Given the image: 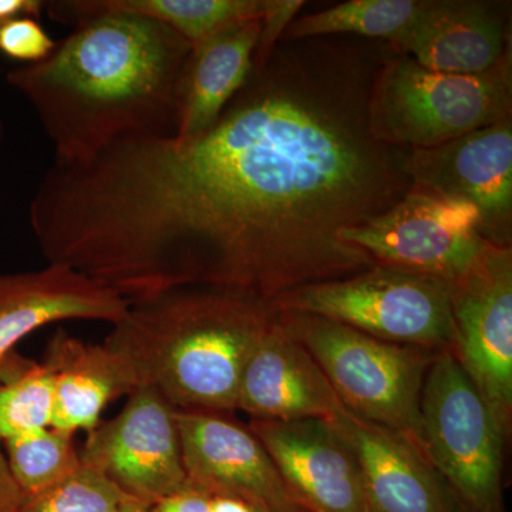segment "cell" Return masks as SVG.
Segmentation results:
<instances>
[{"mask_svg": "<svg viewBox=\"0 0 512 512\" xmlns=\"http://www.w3.org/2000/svg\"><path fill=\"white\" fill-rule=\"evenodd\" d=\"M188 483L247 501L259 512H308L288 490L268 451L231 414L178 412Z\"/></svg>", "mask_w": 512, "mask_h": 512, "instance_id": "12", "label": "cell"}, {"mask_svg": "<svg viewBox=\"0 0 512 512\" xmlns=\"http://www.w3.org/2000/svg\"><path fill=\"white\" fill-rule=\"evenodd\" d=\"M211 512H259L247 501L229 495H210Z\"/></svg>", "mask_w": 512, "mask_h": 512, "instance_id": "30", "label": "cell"}, {"mask_svg": "<svg viewBox=\"0 0 512 512\" xmlns=\"http://www.w3.org/2000/svg\"><path fill=\"white\" fill-rule=\"evenodd\" d=\"M80 461L148 507L188 484L177 410L144 384L116 417L87 433Z\"/></svg>", "mask_w": 512, "mask_h": 512, "instance_id": "9", "label": "cell"}, {"mask_svg": "<svg viewBox=\"0 0 512 512\" xmlns=\"http://www.w3.org/2000/svg\"><path fill=\"white\" fill-rule=\"evenodd\" d=\"M53 377L50 426L89 433L113 400L128 396L140 384L133 369L106 343L92 345L59 329L47 345L45 362Z\"/></svg>", "mask_w": 512, "mask_h": 512, "instance_id": "18", "label": "cell"}, {"mask_svg": "<svg viewBox=\"0 0 512 512\" xmlns=\"http://www.w3.org/2000/svg\"><path fill=\"white\" fill-rule=\"evenodd\" d=\"M3 133H5V127H3V121L0 119V143H2Z\"/></svg>", "mask_w": 512, "mask_h": 512, "instance_id": "31", "label": "cell"}, {"mask_svg": "<svg viewBox=\"0 0 512 512\" xmlns=\"http://www.w3.org/2000/svg\"><path fill=\"white\" fill-rule=\"evenodd\" d=\"M74 434L49 426L3 441L10 471L25 497L46 490L82 464Z\"/></svg>", "mask_w": 512, "mask_h": 512, "instance_id": "23", "label": "cell"}, {"mask_svg": "<svg viewBox=\"0 0 512 512\" xmlns=\"http://www.w3.org/2000/svg\"><path fill=\"white\" fill-rule=\"evenodd\" d=\"M420 6L421 0H349L296 18L284 39L348 35L392 45L409 28Z\"/></svg>", "mask_w": 512, "mask_h": 512, "instance_id": "20", "label": "cell"}, {"mask_svg": "<svg viewBox=\"0 0 512 512\" xmlns=\"http://www.w3.org/2000/svg\"><path fill=\"white\" fill-rule=\"evenodd\" d=\"M330 421L355 451L369 512H460L430 461L402 434L346 407Z\"/></svg>", "mask_w": 512, "mask_h": 512, "instance_id": "17", "label": "cell"}, {"mask_svg": "<svg viewBox=\"0 0 512 512\" xmlns=\"http://www.w3.org/2000/svg\"><path fill=\"white\" fill-rule=\"evenodd\" d=\"M45 12L72 33L6 80L35 110L55 160L82 163L124 137L175 136L187 40L109 0L45 2Z\"/></svg>", "mask_w": 512, "mask_h": 512, "instance_id": "2", "label": "cell"}, {"mask_svg": "<svg viewBox=\"0 0 512 512\" xmlns=\"http://www.w3.org/2000/svg\"><path fill=\"white\" fill-rule=\"evenodd\" d=\"M127 308L120 293L69 266L0 275V363L35 330L67 320L114 325Z\"/></svg>", "mask_w": 512, "mask_h": 512, "instance_id": "16", "label": "cell"}, {"mask_svg": "<svg viewBox=\"0 0 512 512\" xmlns=\"http://www.w3.org/2000/svg\"><path fill=\"white\" fill-rule=\"evenodd\" d=\"M376 265L457 284L484 258L491 244L480 215L468 202L412 187L389 211L340 232Z\"/></svg>", "mask_w": 512, "mask_h": 512, "instance_id": "8", "label": "cell"}, {"mask_svg": "<svg viewBox=\"0 0 512 512\" xmlns=\"http://www.w3.org/2000/svg\"><path fill=\"white\" fill-rule=\"evenodd\" d=\"M343 409L328 377L278 312L242 373L237 410L258 420L330 421Z\"/></svg>", "mask_w": 512, "mask_h": 512, "instance_id": "15", "label": "cell"}, {"mask_svg": "<svg viewBox=\"0 0 512 512\" xmlns=\"http://www.w3.org/2000/svg\"><path fill=\"white\" fill-rule=\"evenodd\" d=\"M282 480L308 512H369L359 461L332 421L251 419Z\"/></svg>", "mask_w": 512, "mask_h": 512, "instance_id": "13", "label": "cell"}, {"mask_svg": "<svg viewBox=\"0 0 512 512\" xmlns=\"http://www.w3.org/2000/svg\"><path fill=\"white\" fill-rule=\"evenodd\" d=\"M276 318L249 293L187 286L128 303L103 343L178 412L232 414L249 357Z\"/></svg>", "mask_w": 512, "mask_h": 512, "instance_id": "3", "label": "cell"}, {"mask_svg": "<svg viewBox=\"0 0 512 512\" xmlns=\"http://www.w3.org/2000/svg\"><path fill=\"white\" fill-rule=\"evenodd\" d=\"M45 12L42 0H0V26L9 20L25 18L40 19Z\"/></svg>", "mask_w": 512, "mask_h": 512, "instance_id": "29", "label": "cell"}, {"mask_svg": "<svg viewBox=\"0 0 512 512\" xmlns=\"http://www.w3.org/2000/svg\"><path fill=\"white\" fill-rule=\"evenodd\" d=\"M423 453L468 512H503L507 437L451 350L434 357L420 400Z\"/></svg>", "mask_w": 512, "mask_h": 512, "instance_id": "7", "label": "cell"}, {"mask_svg": "<svg viewBox=\"0 0 512 512\" xmlns=\"http://www.w3.org/2000/svg\"><path fill=\"white\" fill-rule=\"evenodd\" d=\"M53 377L43 363L13 352L0 363V444L52 423Z\"/></svg>", "mask_w": 512, "mask_h": 512, "instance_id": "22", "label": "cell"}, {"mask_svg": "<svg viewBox=\"0 0 512 512\" xmlns=\"http://www.w3.org/2000/svg\"><path fill=\"white\" fill-rule=\"evenodd\" d=\"M451 352L505 437L512 421V247H493L451 291Z\"/></svg>", "mask_w": 512, "mask_h": 512, "instance_id": "10", "label": "cell"}, {"mask_svg": "<svg viewBox=\"0 0 512 512\" xmlns=\"http://www.w3.org/2000/svg\"><path fill=\"white\" fill-rule=\"evenodd\" d=\"M451 291L453 285L440 279L375 265L293 289L269 305L333 320L384 342L441 352L456 342Z\"/></svg>", "mask_w": 512, "mask_h": 512, "instance_id": "6", "label": "cell"}, {"mask_svg": "<svg viewBox=\"0 0 512 512\" xmlns=\"http://www.w3.org/2000/svg\"><path fill=\"white\" fill-rule=\"evenodd\" d=\"M507 8L484 0H421L390 49L433 72L477 76L511 53Z\"/></svg>", "mask_w": 512, "mask_h": 512, "instance_id": "14", "label": "cell"}, {"mask_svg": "<svg viewBox=\"0 0 512 512\" xmlns=\"http://www.w3.org/2000/svg\"><path fill=\"white\" fill-rule=\"evenodd\" d=\"M279 313L289 332L328 377L346 409L402 434L424 456L421 390L439 352L384 342L308 313Z\"/></svg>", "mask_w": 512, "mask_h": 512, "instance_id": "5", "label": "cell"}, {"mask_svg": "<svg viewBox=\"0 0 512 512\" xmlns=\"http://www.w3.org/2000/svg\"><path fill=\"white\" fill-rule=\"evenodd\" d=\"M113 8L167 26L191 46L247 20L261 19L268 0H109Z\"/></svg>", "mask_w": 512, "mask_h": 512, "instance_id": "21", "label": "cell"}, {"mask_svg": "<svg viewBox=\"0 0 512 512\" xmlns=\"http://www.w3.org/2000/svg\"><path fill=\"white\" fill-rule=\"evenodd\" d=\"M25 494L20 490L0 444V512L22 511Z\"/></svg>", "mask_w": 512, "mask_h": 512, "instance_id": "28", "label": "cell"}, {"mask_svg": "<svg viewBox=\"0 0 512 512\" xmlns=\"http://www.w3.org/2000/svg\"><path fill=\"white\" fill-rule=\"evenodd\" d=\"M511 53L490 72H433L386 56L370 87L367 116L380 143L426 150L512 117Z\"/></svg>", "mask_w": 512, "mask_h": 512, "instance_id": "4", "label": "cell"}, {"mask_svg": "<svg viewBox=\"0 0 512 512\" xmlns=\"http://www.w3.org/2000/svg\"><path fill=\"white\" fill-rule=\"evenodd\" d=\"M413 187L468 202L483 237L510 248L512 239V117L426 150L410 151Z\"/></svg>", "mask_w": 512, "mask_h": 512, "instance_id": "11", "label": "cell"}, {"mask_svg": "<svg viewBox=\"0 0 512 512\" xmlns=\"http://www.w3.org/2000/svg\"><path fill=\"white\" fill-rule=\"evenodd\" d=\"M210 498V494L188 483L151 505L148 512H211Z\"/></svg>", "mask_w": 512, "mask_h": 512, "instance_id": "27", "label": "cell"}, {"mask_svg": "<svg viewBox=\"0 0 512 512\" xmlns=\"http://www.w3.org/2000/svg\"><path fill=\"white\" fill-rule=\"evenodd\" d=\"M143 505L82 463L46 490L25 497L20 512H133Z\"/></svg>", "mask_w": 512, "mask_h": 512, "instance_id": "24", "label": "cell"}, {"mask_svg": "<svg viewBox=\"0 0 512 512\" xmlns=\"http://www.w3.org/2000/svg\"><path fill=\"white\" fill-rule=\"evenodd\" d=\"M261 19L237 23L191 46L177 93V137L207 130L254 70Z\"/></svg>", "mask_w": 512, "mask_h": 512, "instance_id": "19", "label": "cell"}, {"mask_svg": "<svg viewBox=\"0 0 512 512\" xmlns=\"http://www.w3.org/2000/svg\"><path fill=\"white\" fill-rule=\"evenodd\" d=\"M305 5L306 2L303 0H268V6L261 18V32H259L255 50L254 69L264 66Z\"/></svg>", "mask_w": 512, "mask_h": 512, "instance_id": "26", "label": "cell"}, {"mask_svg": "<svg viewBox=\"0 0 512 512\" xmlns=\"http://www.w3.org/2000/svg\"><path fill=\"white\" fill-rule=\"evenodd\" d=\"M384 57L326 37L282 39L207 130L55 160L29 207L40 251L128 303L187 286L271 302L372 268L340 232L413 187L412 150L370 131Z\"/></svg>", "mask_w": 512, "mask_h": 512, "instance_id": "1", "label": "cell"}, {"mask_svg": "<svg viewBox=\"0 0 512 512\" xmlns=\"http://www.w3.org/2000/svg\"><path fill=\"white\" fill-rule=\"evenodd\" d=\"M148 508L150 507H146V505H143V507H138L137 510L133 512H148Z\"/></svg>", "mask_w": 512, "mask_h": 512, "instance_id": "32", "label": "cell"}, {"mask_svg": "<svg viewBox=\"0 0 512 512\" xmlns=\"http://www.w3.org/2000/svg\"><path fill=\"white\" fill-rule=\"evenodd\" d=\"M56 45L39 19L25 16L0 26V53L23 66L42 62L52 55Z\"/></svg>", "mask_w": 512, "mask_h": 512, "instance_id": "25", "label": "cell"}]
</instances>
